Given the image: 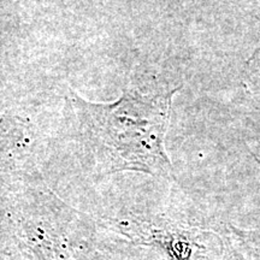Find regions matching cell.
I'll list each match as a JSON object with an SVG mask.
<instances>
[{
  "mask_svg": "<svg viewBox=\"0 0 260 260\" xmlns=\"http://www.w3.org/2000/svg\"><path fill=\"white\" fill-rule=\"evenodd\" d=\"M177 89L158 94L128 92L113 104H93L73 93L80 134L110 170H139L168 176L164 147L171 99Z\"/></svg>",
  "mask_w": 260,
  "mask_h": 260,
  "instance_id": "1",
  "label": "cell"
},
{
  "mask_svg": "<svg viewBox=\"0 0 260 260\" xmlns=\"http://www.w3.org/2000/svg\"><path fill=\"white\" fill-rule=\"evenodd\" d=\"M234 232L237 234V236L241 237L242 241L246 243L248 248H251L253 252L260 256V234L241 232V230L236 229Z\"/></svg>",
  "mask_w": 260,
  "mask_h": 260,
  "instance_id": "2",
  "label": "cell"
}]
</instances>
